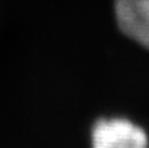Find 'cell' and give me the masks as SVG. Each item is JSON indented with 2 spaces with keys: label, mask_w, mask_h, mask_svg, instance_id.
<instances>
[{
  "label": "cell",
  "mask_w": 149,
  "mask_h": 148,
  "mask_svg": "<svg viewBox=\"0 0 149 148\" xmlns=\"http://www.w3.org/2000/svg\"><path fill=\"white\" fill-rule=\"evenodd\" d=\"M93 148H148L147 134L127 119H101L92 133Z\"/></svg>",
  "instance_id": "6da1fadb"
},
{
  "label": "cell",
  "mask_w": 149,
  "mask_h": 148,
  "mask_svg": "<svg viewBox=\"0 0 149 148\" xmlns=\"http://www.w3.org/2000/svg\"><path fill=\"white\" fill-rule=\"evenodd\" d=\"M115 16L126 36L149 49V0H115Z\"/></svg>",
  "instance_id": "7a4b0ae2"
}]
</instances>
